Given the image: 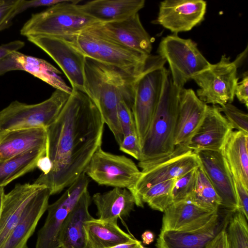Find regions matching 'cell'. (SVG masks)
<instances>
[{
    "instance_id": "cell-4",
    "label": "cell",
    "mask_w": 248,
    "mask_h": 248,
    "mask_svg": "<svg viewBox=\"0 0 248 248\" xmlns=\"http://www.w3.org/2000/svg\"><path fill=\"white\" fill-rule=\"evenodd\" d=\"M79 0H65L45 11L33 14L20 30V34L32 36H72L103 23L81 11Z\"/></svg>"
},
{
    "instance_id": "cell-35",
    "label": "cell",
    "mask_w": 248,
    "mask_h": 248,
    "mask_svg": "<svg viewBox=\"0 0 248 248\" xmlns=\"http://www.w3.org/2000/svg\"><path fill=\"white\" fill-rule=\"evenodd\" d=\"M221 112L224 114L233 129L248 134V114L238 109L231 103L219 107Z\"/></svg>"
},
{
    "instance_id": "cell-26",
    "label": "cell",
    "mask_w": 248,
    "mask_h": 248,
    "mask_svg": "<svg viewBox=\"0 0 248 248\" xmlns=\"http://www.w3.org/2000/svg\"><path fill=\"white\" fill-rule=\"evenodd\" d=\"M144 5V0H95L78 4V7L103 23L126 19L138 14Z\"/></svg>"
},
{
    "instance_id": "cell-43",
    "label": "cell",
    "mask_w": 248,
    "mask_h": 248,
    "mask_svg": "<svg viewBox=\"0 0 248 248\" xmlns=\"http://www.w3.org/2000/svg\"><path fill=\"white\" fill-rule=\"evenodd\" d=\"M206 248H228L226 230L223 228L209 243Z\"/></svg>"
},
{
    "instance_id": "cell-19",
    "label": "cell",
    "mask_w": 248,
    "mask_h": 248,
    "mask_svg": "<svg viewBox=\"0 0 248 248\" xmlns=\"http://www.w3.org/2000/svg\"><path fill=\"white\" fill-rule=\"evenodd\" d=\"M233 130L220 111L219 107L208 105L204 119L187 147L195 153L203 151H220Z\"/></svg>"
},
{
    "instance_id": "cell-27",
    "label": "cell",
    "mask_w": 248,
    "mask_h": 248,
    "mask_svg": "<svg viewBox=\"0 0 248 248\" xmlns=\"http://www.w3.org/2000/svg\"><path fill=\"white\" fill-rule=\"evenodd\" d=\"M92 199L98 219L115 223L119 218L129 216L136 205L133 194L124 188L114 187L106 192L95 193Z\"/></svg>"
},
{
    "instance_id": "cell-6",
    "label": "cell",
    "mask_w": 248,
    "mask_h": 248,
    "mask_svg": "<svg viewBox=\"0 0 248 248\" xmlns=\"http://www.w3.org/2000/svg\"><path fill=\"white\" fill-rule=\"evenodd\" d=\"M71 94L56 89L50 97L37 104L12 102L0 111V135L17 129L46 128L56 119Z\"/></svg>"
},
{
    "instance_id": "cell-3",
    "label": "cell",
    "mask_w": 248,
    "mask_h": 248,
    "mask_svg": "<svg viewBox=\"0 0 248 248\" xmlns=\"http://www.w3.org/2000/svg\"><path fill=\"white\" fill-rule=\"evenodd\" d=\"M180 91L173 84L167 70L160 98L141 146L140 161L159 159L174 150Z\"/></svg>"
},
{
    "instance_id": "cell-20",
    "label": "cell",
    "mask_w": 248,
    "mask_h": 248,
    "mask_svg": "<svg viewBox=\"0 0 248 248\" xmlns=\"http://www.w3.org/2000/svg\"><path fill=\"white\" fill-rule=\"evenodd\" d=\"M50 196L49 188L41 185L26 206L16 225L0 248H28V241L47 210Z\"/></svg>"
},
{
    "instance_id": "cell-44",
    "label": "cell",
    "mask_w": 248,
    "mask_h": 248,
    "mask_svg": "<svg viewBox=\"0 0 248 248\" xmlns=\"http://www.w3.org/2000/svg\"><path fill=\"white\" fill-rule=\"evenodd\" d=\"M36 167L42 171L43 174H47L51 170L52 163L49 157L46 155L38 159Z\"/></svg>"
},
{
    "instance_id": "cell-17",
    "label": "cell",
    "mask_w": 248,
    "mask_h": 248,
    "mask_svg": "<svg viewBox=\"0 0 248 248\" xmlns=\"http://www.w3.org/2000/svg\"><path fill=\"white\" fill-rule=\"evenodd\" d=\"M161 231H193L219 217L218 210L202 208L189 200L172 203L164 212Z\"/></svg>"
},
{
    "instance_id": "cell-24",
    "label": "cell",
    "mask_w": 248,
    "mask_h": 248,
    "mask_svg": "<svg viewBox=\"0 0 248 248\" xmlns=\"http://www.w3.org/2000/svg\"><path fill=\"white\" fill-rule=\"evenodd\" d=\"M47 133L43 127L12 130L0 135V160L34 150L46 148Z\"/></svg>"
},
{
    "instance_id": "cell-15",
    "label": "cell",
    "mask_w": 248,
    "mask_h": 248,
    "mask_svg": "<svg viewBox=\"0 0 248 248\" xmlns=\"http://www.w3.org/2000/svg\"><path fill=\"white\" fill-rule=\"evenodd\" d=\"M206 2L202 0H165L160 2L157 23L175 34L190 31L204 19Z\"/></svg>"
},
{
    "instance_id": "cell-48",
    "label": "cell",
    "mask_w": 248,
    "mask_h": 248,
    "mask_svg": "<svg viewBox=\"0 0 248 248\" xmlns=\"http://www.w3.org/2000/svg\"><path fill=\"white\" fill-rule=\"evenodd\" d=\"M140 248H145L143 246H142L141 244L140 245Z\"/></svg>"
},
{
    "instance_id": "cell-8",
    "label": "cell",
    "mask_w": 248,
    "mask_h": 248,
    "mask_svg": "<svg viewBox=\"0 0 248 248\" xmlns=\"http://www.w3.org/2000/svg\"><path fill=\"white\" fill-rule=\"evenodd\" d=\"M74 40L86 57L116 67L135 77L144 71L150 56L126 48L90 31L75 35Z\"/></svg>"
},
{
    "instance_id": "cell-10",
    "label": "cell",
    "mask_w": 248,
    "mask_h": 248,
    "mask_svg": "<svg viewBox=\"0 0 248 248\" xmlns=\"http://www.w3.org/2000/svg\"><path fill=\"white\" fill-rule=\"evenodd\" d=\"M238 66L226 55L220 61L194 76L192 79L199 86L196 95L203 103L222 107L231 103L238 78Z\"/></svg>"
},
{
    "instance_id": "cell-41",
    "label": "cell",
    "mask_w": 248,
    "mask_h": 248,
    "mask_svg": "<svg viewBox=\"0 0 248 248\" xmlns=\"http://www.w3.org/2000/svg\"><path fill=\"white\" fill-rule=\"evenodd\" d=\"M234 96L238 100L248 107V71L243 75L242 80L238 82L235 89Z\"/></svg>"
},
{
    "instance_id": "cell-7",
    "label": "cell",
    "mask_w": 248,
    "mask_h": 248,
    "mask_svg": "<svg viewBox=\"0 0 248 248\" xmlns=\"http://www.w3.org/2000/svg\"><path fill=\"white\" fill-rule=\"evenodd\" d=\"M140 175L131 193L135 204L140 207V194L151 186L172 179H176L200 166L196 153L186 145H176L169 155L157 159L139 161Z\"/></svg>"
},
{
    "instance_id": "cell-31",
    "label": "cell",
    "mask_w": 248,
    "mask_h": 248,
    "mask_svg": "<svg viewBox=\"0 0 248 248\" xmlns=\"http://www.w3.org/2000/svg\"><path fill=\"white\" fill-rule=\"evenodd\" d=\"M189 201L211 211H218L221 200L201 165L196 169L195 185Z\"/></svg>"
},
{
    "instance_id": "cell-32",
    "label": "cell",
    "mask_w": 248,
    "mask_h": 248,
    "mask_svg": "<svg viewBox=\"0 0 248 248\" xmlns=\"http://www.w3.org/2000/svg\"><path fill=\"white\" fill-rule=\"evenodd\" d=\"M175 179L156 184L140 195V207L146 203L153 209L163 212L172 203L171 189Z\"/></svg>"
},
{
    "instance_id": "cell-33",
    "label": "cell",
    "mask_w": 248,
    "mask_h": 248,
    "mask_svg": "<svg viewBox=\"0 0 248 248\" xmlns=\"http://www.w3.org/2000/svg\"><path fill=\"white\" fill-rule=\"evenodd\" d=\"M247 220L242 213H233L226 231L228 248H248Z\"/></svg>"
},
{
    "instance_id": "cell-2",
    "label": "cell",
    "mask_w": 248,
    "mask_h": 248,
    "mask_svg": "<svg viewBox=\"0 0 248 248\" xmlns=\"http://www.w3.org/2000/svg\"><path fill=\"white\" fill-rule=\"evenodd\" d=\"M140 75L133 76L116 67L85 58V93L98 108L119 145L124 138L118 119L119 104L124 101L132 108L136 84Z\"/></svg>"
},
{
    "instance_id": "cell-9",
    "label": "cell",
    "mask_w": 248,
    "mask_h": 248,
    "mask_svg": "<svg viewBox=\"0 0 248 248\" xmlns=\"http://www.w3.org/2000/svg\"><path fill=\"white\" fill-rule=\"evenodd\" d=\"M157 52L168 62L172 82L180 90L184 88L185 84L194 76L211 64L195 42L175 34L162 39Z\"/></svg>"
},
{
    "instance_id": "cell-47",
    "label": "cell",
    "mask_w": 248,
    "mask_h": 248,
    "mask_svg": "<svg viewBox=\"0 0 248 248\" xmlns=\"http://www.w3.org/2000/svg\"><path fill=\"white\" fill-rule=\"evenodd\" d=\"M5 194L4 187H0V214Z\"/></svg>"
},
{
    "instance_id": "cell-1",
    "label": "cell",
    "mask_w": 248,
    "mask_h": 248,
    "mask_svg": "<svg viewBox=\"0 0 248 248\" xmlns=\"http://www.w3.org/2000/svg\"><path fill=\"white\" fill-rule=\"evenodd\" d=\"M104 122L98 108L84 93L73 90L55 121L46 128V155L52 163L47 174L34 182L61 192L84 172L101 147Z\"/></svg>"
},
{
    "instance_id": "cell-45",
    "label": "cell",
    "mask_w": 248,
    "mask_h": 248,
    "mask_svg": "<svg viewBox=\"0 0 248 248\" xmlns=\"http://www.w3.org/2000/svg\"><path fill=\"white\" fill-rule=\"evenodd\" d=\"M155 235L150 231H146L141 235L142 242L144 244L149 245L154 240Z\"/></svg>"
},
{
    "instance_id": "cell-42",
    "label": "cell",
    "mask_w": 248,
    "mask_h": 248,
    "mask_svg": "<svg viewBox=\"0 0 248 248\" xmlns=\"http://www.w3.org/2000/svg\"><path fill=\"white\" fill-rule=\"evenodd\" d=\"M24 46L25 43L18 40L0 45V61L10 53L20 49Z\"/></svg>"
},
{
    "instance_id": "cell-18",
    "label": "cell",
    "mask_w": 248,
    "mask_h": 248,
    "mask_svg": "<svg viewBox=\"0 0 248 248\" xmlns=\"http://www.w3.org/2000/svg\"><path fill=\"white\" fill-rule=\"evenodd\" d=\"M15 70L25 71L55 89L72 93V88L60 76L61 72L43 59L18 51L13 52L0 61V76Z\"/></svg>"
},
{
    "instance_id": "cell-5",
    "label": "cell",
    "mask_w": 248,
    "mask_h": 248,
    "mask_svg": "<svg viewBox=\"0 0 248 248\" xmlns=\"http://www.w3.org/2000/svg\"><path fill=\"white\" fill-rule=\"evenodd\" d=\"M166 62L158 55H151L136 84L132 111L140 147L160 98L167 71L164 66Z\"/></svg>"
},
{
    "instance_id": "cell-38",
    "label": "cell",
    "mask_w": 248,
    "mask_h": 248,
    "mask_svg": "<svg viewBox=\"0 0 248 248\" xmlns=\"http://www.w3.org/2000/svg\"><path fill=\"white\" fill-rule=\"evenodd\" d=\"M18 0H0V31L11 25Z\"/></svg>"
},
{
    "instance_id": "cell-39",
    "label": "cell",
    "mask_w": 248,
    "mask_h": 248,
    "mask_svg": "<svg viewBox=\"0 0 248 248\" xmlns=\"http://www.w3.org/2000/svg\"><path fill=\"white\" fill-rule=\"evenodd\" d=\"M232 177L237 201V211L242 213L248 220V189L244 186L236 176L232 175Z\"/></svg>"
},
{
    "instance_id": "cell-13",
    "label": "cell",
    "mask_w": 248,
    "mask_h": 248,
    "mask_svg": "<svg viewBox=\"0 0 248 248\" xmlns=\"http://www.w3.org/2000/svg\"><path fill=\"white\" fill-rule=\"evenodd\" d=\"M90 180L85 172L68 186L54 203L48 205L47 215L37 234L35 248H61L59 237L62 226L82 194L88 189Z\"/></svg>"
},
{
    "instance_id": "cell-34",
    "label": "cell",
    "mask_w": 248,
    "mask_h": 248,
    "mask_svg": "<svg viewBox=\"0 0 248 248\" xmlns=\"http://www.w3.org/2000/svg\"><path fill=\"white\" fill-rule=\"evenodd\" d=\"M196 169L175 180L171 189L173 203L189 199L195 187Z\"/></svg>"
},
{
    "instance_id": "cell-25",
    "label": "cell",
    "mask_w": 248,
    "mask_h": 248,
    "mask_svg": "<svg viewBox=\"0 0 248 248\" xmlns=\"http://www.w3.org/2000/svg\"><path fill=\"white\" fill-rule=\"evenodd\" d=\"M219 217L196 230L161 231L156 243L157 248H206L223 229Z\"/></svg>"
},
{
    "instance_id": "cell-40",
    "label": "cell",
    "mask_w": 248,
    "mask_h": 248,
    "mask_svg": "<svg viewBox=\"0 0 248 248\" xmlns=\"http://www.w3.org/2000/svg\"><path fill=\"white\" fill-rule=\"evenodd\" d=\"M65 0H18L14 13V17L26 10L40 6H52Z\"/></svg>"
},
{
    "instance_id": "cell-21",
    "label": "cell",
    "mask_w": 248,
    "mask_h": 248,
    "mask_svg": "<svg viewBox=\"0 0 248 248\" xmlns=\"http://www.w3.org/2000/svg\"><path fill=\"white\" fill-rule=\"evenodd\" d=\"M207 106L192 89L183 88L181 90L174 132L175 146H187L202 124Z\"/></svg>"
},
{
    "instance_id": "cell-23",
    "label": "cell",
    "mask_w": 248,
    "mask_h": 248,
    "mask_svg": "<svg viewBox=\"0 0 248 248\" xmlns=\"http://www.w3.org/2000/svg\"><path fill=\"white\" fill-rule=\"evenodd\" d=\"M91 198L86 190L70 212L62 226L60 234L61 248H86L84 223L93 217L89 207Z\"/></svg>"
},
{
    "instance_id": "cell-14",
    "label": "cell",
    "mask_w": 248,
    "mask_h": 248,
    "mask_svg": "<svg viewBox=\"0 0 248 248\" xmlns=\"http://www.w3.org/2000/svg\"><path fill=\"white\" fill-rule=\"evenodd\" d=\"M89 31L129 49L146 56L151 55V38L139 13L122 20L101 23Z\"/></svg>"
},
{
    "instance_id": "cell-12",
    "label": "cell",
    "mask_w": 248,
    "mask_h": 248,
    "mask_svg": "<svg viewBox=\"0 0 248 248\" xmlns=\"http://www.w3.org/2000/svg\"><path fill=\"white\" fill-rule=\"evenodd\" d=\"M84 172L100 185L126 188L130 191L140 175V170L132 159L107 152L101 147L94 153Z\"/></svg>"
},
{
    "instance_id": "cell-29",
    "label": "cell",
    "mask_w": 248,
    "mask_h": 248,
    "mask_svg": "<svg viewBox=\"0 0 248 248\" xmlns=\"http://www.w3.org/2000/svg\"><path fill=\"white\" fill-rule=\"evenodd\" d=\"M248 134L232 130L227 137L221 153L232 175L248 189Z\"/></svg>"
},
{
    "instance_id": "cell-11",
    "label": "cell",
    "mask_w": 248,
    "mask_h": 248,
    "mask_svg": "<svg viewBox=\"0 0 248 248\" xmlns=\"http://www.w3.org/2000/svg\"><path fill=\"white\" fill-rule=\"evenodd\" d=\"M74 36H32L27 38L55 62L68 79L72 90L85 93L86 57L75 42Z\"/></svg>"
},
{
    "instance_id": "cell-36",
    "label": "cell",
    "mask_w": 248,
    "mask_h": 248,
    "mask_svg": "<svg viewBox=\"0 0 248 248\" xmlns=\"http://www.w3.org/2000/svg\"><path fill=\"white\" fill-rule=\"evenodd\" d=\"M118 115L123 136L137 134V130L131 108L124 101L119 103Z\"/></svg>"
},
{
    "instance_id": "cell-30",
    "label": "cell",
    "mask_w": 248,
    "mask_h": 248,
    "mask_svg": "<svg viewBox=\"0 0 248 248\" xmlns=\"http://www.w3.org/2000/svg\"><path fill=\"white\" fill-rule=\"evenodd\" d=\"M46 148L29 151L5 160H0V187L33 170L38 159L46 155Z\"/></svg>"
},
{
    "instance_id": "cell-28",
    "label": "cell",
    "mask_w": 248,
    "mask_h": 248,
    "mask_svg": "<svg viewBox=\"0 0 248 248\" xmlns=\"http://www.w3.org/2000/svg\"><path fill=\"white\" fill-rule=\"evenodd\" d=\"M84 228L86 248H109L138 240L111 221L93 217L85 222Z\"/></svg>"
},
{
    "instance_id": "cell-37",
    "label": "cell",
    "mask_w": 248,
    "mask_h": 248,
    "mask_svg": "<svg viewBox=\"0 0 248 248\" xmlns=\"http://www.w3.org/2000/svg\"><path fill=\"white\" fill-rule=\"evenodd\" d=\"M119 146L121 151L131 155L139 161H141V147L137 134H130L124 137Z\"/></svg>"
},
{
    "instance_id": "cell-16",
    "label": "cell",
    "mask_w": 248,
    "mask_h": 248,
    "mask_svg": "<svg viewBox=\"0 0 248 248\" xmlns=\"http://www.w3.org/2000/svg\"><path fill=\"white\" fill-rule=\"evenodd\" d=\"M200 165L221 200L222 207L233 213L238 211L232 175L220 151L196 153Z\"/></svg>"
},
{
    "instance_id": "cell-46",
    "label": "cell",
    "mask_w": 248,
    "mask_h": 248,
    "mask_svg": "<svg viewBox=\"0 0 248 248\" xmlns=\"http://www.w3.org/2000/svg\"><path fill=\"white\" fill-rule=\"evenodd\" d=\"M141 244V242L137 240L135 242L120 244L109 248H140Z\"/></svg>"
},
{
    "instance_id": "cell-22",
    "label": "cell",
    "mask_w": 248,
    "mask_h": 248,
    "mask_svg": "<svg viewBox=\"0 0 248 248\" xmlns=\"http://www.w3.org/2000/svg\"><path fill=\"white\" fill-rule=\"evenodd\" d=\"M41 186L34 183L18 184L5 194L0 214V248Z\"/></svg>"
}]
</instances>
